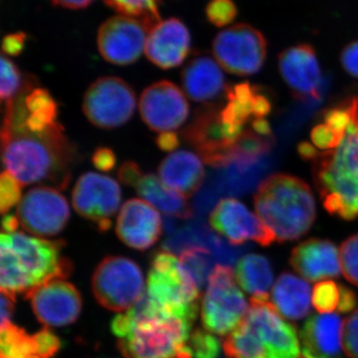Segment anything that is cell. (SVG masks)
<instances>
[{
    "label": "cell",
    "instance_id": "obj_15",
    "mask_svg": "<svg viewBox=\"0 0 358 358\" xmlns=\"http://www.w3.org/2000/svg\"><path fill=\"white\" fill-rule=\"evenodd\" d=\"M140 114L145 124L157 133L180 128L189 115L185 93L173 82H157L141 93Z\"/></svg>",
    "mask_w": 358,
    "mask_h": 358
},
{
    "label": "cell",
    "instance_id": "obj_26",
    "mask_svg": "<svg viewBox=\"0 0 358 358\" xmlns=\"http://www.w3.org/2000/svg\"><path fill=\"white\" fill-rule=\"evenodd\" d=\"M273 305L286 319L299 320L310 310V287L291 273H282L272 291Z\"/></svg>",
    "mask_w": 358,
    "mask_h": 358
},
{
    "label": "cell",
    "instance_id": "obj_30",
    "mask_svg": "<svg viewBox=\"0 0 358 358\" xmlns=\"http://www.w3.org/2000/svg\"><path fill=\"white\" fill-rule=\"evenodd\" d=\"M36 355L33 336L13 322L1 327L0 358H30Z\"/></svg>",
    "mask_w": 358,
    "mask_h": 358
},
{
    "label": "cell",
    "instance_id": "obj_37",
    "mask_svg": "<svg viewBox=\"0 0 358 358\" xmlns=\"http://www.w3.org/2000/svg\"><path fill=\"white\" fill-rule=\"evenodd\" d=\"M21 183L9 171L0 176V210L3 215L21 201Z\"/></svg>",
    "mask_w": 358,
    "mask_h": 358
},
{
    "label": "cell",
    "instance_id": "obj_25",
    "mask_svg": "<svg viewBox=\"0 0 358 358\" xmlns=\"http://www.w3.org/2000/svg\"><path fill=\"white\" fill-rule=\"evenodd\" d=\"M341 336L343 320L336 313L313 315L301 331L303 348L317 358H343Z\"/></svg>",
    "mask_w": 358,
    "mask_h": 358
},
{
    "label": "cell",
    "instance_id": "obj_52",
    "mask_svg": "<svg viewBox=\"0 0 358 358\" xmlns=\"http://www.w3.org/2000/svg\"><path fill=\"white\" fill-rule=\"evenodd\" d=\"M357 136H358V131H357Z\"/></svg>",
    "mask_w": 358,
    "mask_h": 358
},
{
    "label": "cell",
    "instance_id": "obj_21",
    "mask_svg": "<svg viewBox=\"0 0 358 358\" xmlns=\"http://www.w3.org/2000/svg\"><path fill=\"white\" fill-rule=\"evenodd\" d=\"M289 264L310 282L341 275L338 249L329 240L310 239L298 245L292 251Z\"/></svg>",
    "mask_w": 358,
    "mask_h": 358
},
{
    "label": "cell",
    "instance_id": "obj_3",
    "mask_svg": "<svg viewBox=\"0 0 358 358\" xmlns=\"http://www.w3.org/2000/svg\"><path fill=\"white\" fill-rule=\"evenodd\" d=\"M192 324L178 317L129 322L120 313L110 329L124 358H192L188 348Z\"/></svg>",
    "mask_w": 358,
    "mask_h": 358
},
{
    "label": "cell",
    "instance_id": "obj_11",
    "mask_svg": "<svg viewBox=\"0 0 358 358\" xmlns=\"http://www.w3.org/2000/svg\"><path fill=\"white\" fill-rule=\"evenodd\" d=\"M122 190L119 183L110 176L86 173L78 178L72 192L75 211L87 220L96 223L106 232L112 226V219L120 208Z\"/></svg>",
    "mask_w": 358,
    "mask_h": 358
},
{
    "label": "cell",
    "instance_id": "obj_40",
    "mask_svg": "<svg viewBox=\"0 0 358 358\" xmlns=\"http://www.w3.org/2000/svg\"><path fill=\"white\" fill-rule=\"evenodd\" d=\"M310 141L315 148L322 152H333L341 143V138L324 122L317 124L310 131Z\"/></svg>",
    "mask_w": 358,
    "mask_h": 358
},
{
    "label": "cell",
    "instance_id": "obj_17",
    "mask_svg": "<svg viewBox=\"0 0 358 358\" xmlns=\"http://www.w3.org/2000/svg\"><path fill=\"white\" fill-rule=\"evenodd\" d=\"M33 312L44 326L61 327L76 322L82 310V296L74 285L55 280L26 294Z\"/></svg>",
    "mask_w": 358,
    "mask_h": 358
},
{
    "label": "cell",
    "instance_id": "obj_22",
    "mask_svg": "<svg viewBox=\"0 0 358 358\" xmlns=\"http://www.w3.org/2000/svg\"><path fill=\"white\" fill-rule=\"evenodd\" d=\"M272 110L268 96L263 90L249 83H240L226 89V105L219 110L227 124L246 129L257 120L265 119Z\"/></svg>",
    "mask_w": 358,
    "mask_h": 358
},
{
    "label": "cell",
    "instance_id": "obj_7",
    "mask_svg": "<svg viewBox=\"0 0 358 358\" xmlns=\"http://www.w3.org/2000/svg\"><path fill=\"white\" fill-rule=\"evenodd\" d=\"M248 313V305L235 282L230 266L218 265L209 278L201 306L204 329L225 336L234 331Z\"/></svg>",
    "mask_w": 358,
    "mask_h": 358
},
{
    "label": "cell",
    "instance_id": "obj_47",
    "mask_svg": "<svg viewBox=\"0 0 358 358\" xmlns=\"http://www.w3.org/2000/svg\"><path fill=\"white\" fill-rule=\"evenodd\" d=\"M16 299L15 294L1 289V324L4 327L11 324V317L15 310Z\"/></svg>",
    "mask_w": 358,
    "mask_h": 358
},
{
    "label": "cell",
    "instance_id": "obj_13",
    "mask_svg": "<svg viewBox=\"0 0 358 358\" xmlns=\"http://www.w3.org/2000/svg\"><path fill=\"white\" fill-rule=\"evenodd\" d=\"M245 322L253 329L268 352V358L300 357V341L293 324L278 315L268 298L252 296Z\"/></svg>",
    "mask_w": 358,
    "mask_h": 358
},
{
    "label": "cell",
    "instance_id": "obj_46",
    "mask_svg": "<svg viewBox=\"0 0 358 358\" xmlns=\"http://www.w3.org/2000/svg\"><path fill=\"white\" fill-rule=\"evenodd\" d=\"M338 287L339 293H341L338 307V312L343 313L352 312L357 308L358 303L357 294L352 289L348 288L343 285H338Z\"/></svg>",
    "mask_w": 358,
    "mask_h": 358
},
{
    "label": "cell",
    "instance_id": "obj_50",
    "mask_svg": "<svg viewBox=\"0 0 358 358\" xmlns=\"http://www.w3.org/2000/svg\"><path fill=\"white\" fill-rule=\"evenodd\" d=\"M20 224L17 216L11 215V214L4 216L3 220H2V233L13 234V233L18 232Z\"/></svg>",
    "mask_w": 358,
    "mask_h": 358
},
{
    "label": "cell",
    "instance_id": "obj_24",
    "mask_svg": "<svg viewBox=\"0 0 358 358\" xmlns=\"http://www.w3.org/2000/svg\"><path fill=\"white\" fill-rule=\"evenodd\" d=\"M221 66L210 56L192 58L181 73V83L186 95L195 102L217 98L225 90V77Z\"/></svg>",
    "mask_w": 358,
    "mask_h": 358
},
{
    "label": "cell",
    "instance_id": "obj_19",
    "mask_svg": "<svg viewBox=\"0 0 358 358\" xmlns=\"http://www.w3.org/2000/svg\"><path fill=\"white\" fill-rule=\"evenodd\" d=\"M117 237L127 246L145 251L159 241L162 221L159 210L143 199L124 202L115 225Z\"/></svg>",
    "mask_w": 358,
    "mask_h": 358
},
{
    "label": "cell",
    "instance_id": "obj_5",
    "mask_svg": "<svg viewBox=\"0 0 358 358\" xmlns=\"http://www.w3.org/2000/svg\"><path fill=\"white\" fill-rule=\"evenodd\" d=\"M0 241L13 250L30 291L48 282L67 279L72 273V263L62 255V240L39 239L16 232L2 233Z\"/></svg>",
    "mask_w": 358,
    "mask_h": 358
},
{
    "label": "cell",
    "instance_id": "obj_36",
    "mask_svg": "<svg viewBox=\"0 0 358 358\" xmlns=\"http://www.w3.org/2000/svg\"><path fill=\"white\" fill-rule=\"evenodd\" d=\"M341 260L345 279L358 287V234L341 244Z\"/></svg>",
    "mask_w": 358,
    "mask_h": 358
},
{
    "label": "cell",
    "instance_id": "obj_33",
    "mask_svg": "<svg viewBox=\"0 0 358 358\" xmlns=\"http://www.w3.org/2000/svg\"><path fill=\"white\" fill-rule=\"evenodd\" d=\"M22 74L13 61L1 56V84H0V96L2 100L9 102L17 96L22 90Z\"/></svg>",
    "mask_w": 358,
    "mask_h": 358
},
{
    "label": "cell",
    "instance_id": "obj_35",
    "mask_svg": "<svg viewBox=\"0 0 358 358\" xmlns=\"http://www.w3.org/2000/svg\"><path fill=\"white\" fill-rule=\"evenodd\" d=\"M339 299V287L334 281L319 282L313 289V307L320 313L334 312L338 307Z\"/></svg>",
    "mask_w": 358,
    "mask_h": 358
},
{
    "label": "cell",
    "instance_id": "obj_12",
    "mask_svg": "<svg viewBox=\"0 0 358 358\" xmlns=\"http://www.w3.org/2000/svg\"><path fill=\"white\" fill-rule=\"evenodd\" d=\"M150 27L145 21L131 16L110 17L101 25L96 36L99 52L107 62L133 64L145 50Z\"/></svg>",
    "mask_w": 358,
    "mask_h": 358
},
{
    "label": "cell",
    "instance_id": "obj_23",
    "mask_svg": "<svg viewBox=\"0 0 358 358\" xmlns=\"http://www.w3.org/2000/svg\"><path fill=\"white\" fill-rule=\"evenodd\" d=\"M159 176L174 192L190 199L202 185L205 169L199 155L188 150H178L160 162Z\"/></svg>",
    "mask_w": 358,
    "mask_h": 358
},
{
    "label": "cell",
    "instance_id": "obj_16",
    "mask_svg": "<svg viewBox=\"0 0 358 358\" xmlns=\"http://www.w3.org/2000/svg\"><path fill=\"white\" fill-rule=\"evenodd\" d=\"M209 223L218 234L234 246L251 240L267 247L275 241V235L261 218L237 199L220 200L211 212Z\"/></svg>",
    "mask_w": 358,
    "mask_h": 358
},
{
    "label": "cell",
    "instance_id": "obj_31",
    "mask_svg": "<svg viewBox=\"0 0 358 358\" xmlns=\"http://www.w3.org/2000/svg\"><path fill=\"white\" fill-rule=\"evenodd\" d=\"M179 261L192 275L199 288H203L214 270L215 258L210 250L202 246L189 247L181 252Z\"/></svg>",
    "mask_w": 358,
    "mask_h": 358
},
{
    "label": "cell",
    "instance_id": "obj_10",
    "mask_svg": "<svg viewBox=\"0 0 358 358\" xmlns=\"http://www.w3.org/2000/svg\"><path fill=\"white\" fill-rule=\"evenodd\" d=\"M21 227L41 237H54L64 230L70 208L64 195L51 186H38L26 193L16 213Z\"/></svg>",
    "mask_w": 358,
    "mask_h": 358
},
{
    "label": "cell",
    "instance_id": "obj_27",
    "mask_svg": "<svg viewBox=\"0 0 358 358\" xmlns=\"http://www.w3.org/2000/svg\"><path fill=\"white\" fill-rule=\"evenodd\" d=\"M134 189L157 210L179 219H189L192 208L187 199L164 185L155 174H143Z\"/></svg>",
    "mask_w": 358,
    "mask_h": 358
},
{
    "label": "cell",
    "instance_id": "obj_28",
    "mask_svg": "<svg viewBox=\"0 0 358 358\" xmlns=\"http://www.w3.org/2000/svg\"><path fill=\"white\" fill-rule=\"evenodd\" d=\"M236 279L247 293L258 298H268V289L274 280L270 261L257 254L244 256L237 264Z\"/></svg>",
    "mask_w": 358,
    "mask_h": 358
},
{
    "label": "cell",
    "instance_id": "obj_45",
    "mask_svg": "<svg viewBox=\"0 0 358 358\" xmlns=\"http://www.w3.org/2000/svg\"><path fill=\"white\" fill-rule=\"evenodd\" d=\"M26 39L27 36L22 32L6 35L2 41V51L7 56H18L24 49Z\"/></svg>",
    "mask_w": 358,
    "mask_h": 358
},
{
    "label": "cell",
    "instance_id": "obj_20",
    "mask_svg": "<svg viewBox=\"0 0 358 358\" xmlns=\"http://www.w3.org/2000/svg\"><path fill=\"white\" fill-rule=\"evenodd\" d=\"M192 38L185 23L176 18L160 20L148 33L145 55L162 68L171 69L182 64L190 51Z\"/></svg>",
    "mask_w": 358,
    "mask_h": 358
},
{
    "label": "cell",
    "instance_id": "obj_4",
    "mask_svg": "<svg viewBox=\"0 0 358 358\" xmlns=\"http://www.w3.org/2000/svg\"><path fill=\"white\" fill-rule=\"evenodd\" d=\"M145 296L162 317L193 324L199 315L200 289L171 252H157L152 257Z\"/></svg>",
    "mask_w": 358,
    "mask_h": 358
},
{
    "label": "cell",
    "instance_id": "obj_43",
    "mask_svg": "<svg viewBox=\"0 0 358 358\" xmlns=\"http://www.w3.org/2000/svg\"><path fill=\"white\" fill-rule=\"evenodd\" d=\"M143 174L145 173H143L138 164L131 162V160L124 162L117 171V176H119L121 183L134 188L136 187V183L140 181Z\"/></svg>",
    "mask_w": 358,
    "mask_h": 358
},
{
    "label": "cell",
    "instance_id": "obj_32",
    "mask_svg": "<svg viewBox=\"0 0 358 358\" xmlns=\"http://www.w3.org/2000/svg\"><path fill=\"white\" fill-rule=\"evenodd\" d=\"M121 15L145 21L150 27L159 22V0H103Z\"/></svg>",
    "mask_w": 358,
    "mask_h": 358
},
{
    "label": "cell",
    "instance_id": "obj_49",
    "mask_svg": "<svg viewBox=\"0 0 358 358\" xmlns=\"http://www.w3.org/2000/svg\"><path fill=\"white\" fill-rule=\"evenodd\" d=\"M55 6L69 9H82L89 6L94 0H51Z\"/></svg>",
    "mask_w": 358,
    "mask_h": 358
},
{
    "label": "cell",
    "instance_id": "obj_1",
    "mask_svg": "<svg viewBox=\"0 0 358 358\" xmlns=\"http://www.w3.org/2000/svg\"><path fill=\"white\" fill-rule=\"evenodd\" d=\"M1 150L6 171L21 185H69L74 150L61 124L47 133L33 134L4 117Z\"/></svg>",
    "mask_w": 358,
    "mask_h": 358
},
{
    "label": "cell",
    "instance_id": "obj_8",
    "mask_svg": "<svg viewBox=\"0 0 358 358\" xmlns=\"http://www.w3.org/2000/svg\"><path fill=\"white\" fill-rule=\"evenodd\" d=\"M267 40L255 27L236 24L226 28L214 39V58L224 70L238 76L256 74L267 57Z\"/></svg>",
    "mask_w": 358,
    "mask_h": 358
},
{
    "label": "cell",
    "instance_id": "obj_39",
    "mask_svg": "<svg viewBox=\"0 0 358 358\" xmlns=\"http://www.w3.org/2000/svg\"><path fill=\"white\" fill-rule=\"evenodd\" d=\"M32 336L36 346V355L39 357L53 358L62 348V341L50 329H41Z\"/></svg>",
    "mask_w": 358,
    "mask_h": 358
},
{
    "label": "cell",
    "instance_id": "obj_6",
    "mask_svg": "<svg viewBox=\"0 0 358 358\" xmlns=\"http://www.w3.org/2000/svg\"><path fill=\"white\" fill-rule=\"evenodd\" d=\"M92 289L100 305L114 312H124L145 296V279L138 264L122 256H109L99 264Z\"/></svg>",
    "mask_w": 358,
    "mask_h": 358
},
{
    "label": "cell",
    "instance_id": "obj_18",
    "mask_svg": "<svg viewBox=\"0 0 358 358\" xmlns=\"http://www.w3.org/2000/svg\"><path fill=\"white\" fill-rule=\"evenodd\" d=\"M279 69L296 98L319 100L324 90V78L317 53L310 45L299 44L282 51Z\"/></svg>",
    "mask_w": 358,
    "mask_h": 358
},
{
    "label": "cell",
    "instance_id": "obj_14",
    "mask_svg": "<svg viewBox=\"0 0 358 358\" xmlns=\"http://www.w3.org/2000/svg\"><path fill=\"white\" fill-rule=\"evenodd\" d=\"M315 179L324 208L345 220L358 217V173L334 166L326 155L315 157Z\"/></svg>",
    "mask_w": 358,
    "mask_h": 358
},
{
    "label": "cell",
    "instance_id": "obj_34",
    "mask_svg": "<svg viewBox=\"0 0 358 358\" xmlns=\"http://www.w3.org/2000/svg\"><path fill=\"white\" fill-rule=\"evenodd\" d=\"M188 348L192 358H217L220 353V341L206 329H195L188 339Z\"/></svg>",
    "mask_w": 358,
    "mask_h": 358
},
{
    "label": "cell",
    "instance_id": "obj_2",
    "mask_svg": "<svg viewBox=\"0 0 358 358\" xmlns=\"http://www.w3.org/2000/svg\"><path fill=\"white\" fill-rule=\"evenodd\" d=\"M254 204L259 217L281 243L307 234L317 214L310 186L289 174L265 179L257 190Z\"/></svg>",
    "mask_w": 358,
    "mask_h": 358
},
{
    "label": "cell",
    "instance_id": "obj_44",
    "mask_svg": "<svg viewBox=\"0 0 358 358\" xmlns=\"http://www.w3.org/2000/svg\"><path fill=\"white\" fill-rule=\"evenodd\" d=\"M341 60L343 69L358 79V40L345 47Z\"/></svg>",
    "mask_w": 358,
    "mask_h": 358
},
{
    "label": "cell",
    "instance_id": "obj_9",
    "mask_svg": "<svg viewBox=\"0 0 358 358\" xmlns=\"http://www.w3.org/2000/svg\"><path fill=\"white\" fill-rule=\"evenodd\" d=\"M136 108V93L119 77L99 78L85 93L84 114L100 129L119 128L131 119Z\"/></svg>",
    "mask_w": 358,
    "mask_h": 358
},
{
    "label": "cell",
    "instance_id": "obj_38",
    "mask_svg": "<svg viewBox=\"0 0 358 358\" xmlns=\"http://www.w3.org/2000/svg\"><path fill=\"white\" fill-rule=\"evenodd\" d=\"M207 20L217 27L230 24L237 15L233 0H211L206 7Z\"/></svg>",
    "mask_w": 358,
    "mask_h": 358
},
{
    "label": "cell",
    "instance_id": "obj_29",
    "mask_svg": "<svg viewBox=\"0 0 358 358\" xmlns=\"http://www.w3.org/2000/svg\"><path fill=\"white\" fill-rule=\"evenodd\" d=\"M223 350L229 358H268L265 346L244 320L224 341Z\"/></svg>",
    "mask_w": 358,
    "mask_h": 358
},
{
    "label": "cell",
    "instance_id": "obj_42",
    "mask_svg": "<svg viewBox=\"0 0 358 358\" xmlns=\"http://www.w3.org/2000/svg\"><path fill=\"white\" fill-rule=\"evenodd\" d=\"M92 162L99 171L108 173L114 169L117 164V157L110 148L101 147L96 148L92 155Z\"/></svg>",
    "mask_w": 358,
    "mask_h": 358
},
{
    "label": "cell",
    "instance_id": "obj_48",
    "mask_svg": "<svg viewBox=\"0 0 358 358\" xmlns=\"http://www.w3.org/2000/svg\"><path fill=\"white\" fill-rule=\"evenodd\" d=\"M155 143L162 152H173L179 147L180 141H179L178 134L174 131H166V133L159 134Z\"/></svg>",
    "mask_w": 358,
    "mask_h": 358
},
{
    "label": "cell",
    "instance_id": "obj_51",
    "mask_svg": "<svg viewBox=\"0 0 358 358\" xmlns=\"http://www.w3.org/2000/svg\"><path fill=\"white\" fill-rule=\"evenodd\" d=\"M30 358H41V357H39L38 355H33V357H31Z\"/></svg>",
    "mask_w": 358,
    "mask_h": 358
},
{
    "label": "cell",
    "instance_id": "obj_41",
    "mask_svg": "<svg viewBox=\"0 0 358 358\" xmlns=\"http://www.w3.org/2000/svg\"><path fill=\"white\" fill-rule=\"evenodd\" d=\"M345 352L350 358H358V310L345 320Z\"/></svg>",
    "mask_w": 358,
    "mask_h": 358
}]
</instances>
